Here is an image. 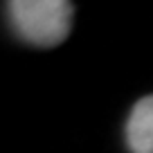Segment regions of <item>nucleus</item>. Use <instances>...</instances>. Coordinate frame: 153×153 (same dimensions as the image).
<instances>
[{
    "label": "nucleus",
    "instance_id": "f257e3e1",
    "mask_svg": "<svg viewBox=\"0 0 153 153\" xmlns=\"http://www.w3.org/2000/svg\"><path fill=\"white\" fill-rule=\"evenodd\" d=\"M14 32L36 48H54L68 38L74 5L68 0H14L7 2Z\"/></svg>",
    "mask_w": 153,
    "mask_h": 153
},
{
    "label": "nucleus",
    "instance_id": "f03ea898",
    "mask_svg": "<svg viewBox=\"0 0 153 153\" xmlns=\"http://www.w3.org/2000/svg\"><path fill=\"white\" fill-rule=\"evenodd\" d=\"M126 144L131 153H153V95L133 106L126 122Z\"/></svg>",
    "mask_w": 153,
    "mask_h": 153
}]
</instances>
